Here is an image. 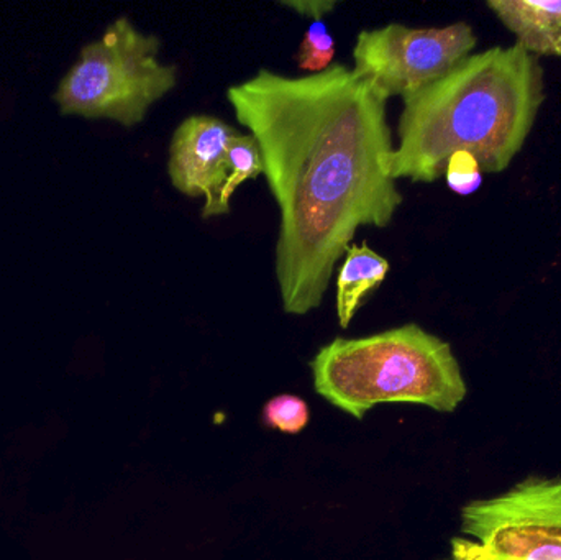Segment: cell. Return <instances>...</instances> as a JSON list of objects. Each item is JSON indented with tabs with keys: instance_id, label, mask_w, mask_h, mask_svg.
I'll return each mask as SVG.
<instances>
[{
	"instance_id": "obj_1",
	"label": "cell",
	"mask_w": 561,
	"mask_h": 560,
	"mask_svg": "<svg viewBox=\"0 0 561 560\" xmlns=\"http://www.w3.org/2000/svg\"><path fill=\"white\" fill-rule=\"evenodd\" d=\"M227 99L259 144L278 204L280 306L286 315H309L356 230L385 229L404 201L389 173L388 101L340 62L300 78L263 68L230 85Z\"/></svg>"
},
{
	"instance_id": "obj_2",
	"label": "cell",
	"mask_w": 561,
	"mask_h": 560,
	"mask_svg": "<svg viewBox=\"0 0 561 560\" xmlns=\"http://www.w3.org/2000/svg\"><path fill=\"white\" fill-rule=\"evenodd\" d=\"M402 102L392 180L435 183L457 151L473 155L483 173H503L536 125L546 76L539 58L516 43L493 46Z\"/></svg>"
},
{
	"instance_id": "obj_3",
	"label": "cell",
	"mask_w": 561,
	"mask_h": 560,
	"mask_svg": "<svg viewBox=\"0 0 561 560\" xmlns=\"http://www.w3.org/2000/svg\"><path fill=\"white\" fill-rule=\"evenodd\" d=\"M313 390L362 421L379 404L454 413L468 387L451 345L414 322L359 339H333L312 361Z\"/></svg>"
},
{
	"instance_id": "obj_4",
	"label": "cell",
	"mask_w": 561,
	"mask_h": 560,
	"mask_svg": "<svg viewBox=\"0 0 561 560\" xmlns=\"http://www.w3.org/2000/svg\"><path fill=\"white\" fill-rule=\"evenodd\" d=\"M160 49L158 36L140 32L127 16L115 20L59 81L53 95L59 112L124 127L140 124L178 84V66L161 62Z\"/></svg>"
},
{
	"instance_id": "obj_5",
	"label": "cell",
	"mask_w": 561,
	"mask_h": 560,
	"mask_svg": "<svg viewBox=\"0 0 561 560\" xmlns=\"http://www.w3.org/2000/svg\"><path fill=\"white\" fill-rule=\"evenodd\" d=\"M460 536L440 560H561V477H527L461 508Z\"/></svg>"
},
{
	"instance_id": "obj_6",
	"label": "cell",
	"mask_w": 561,
	"mask_h": 560,
	"mask_svg": "<svg viewBox=\"0 0 561 560\" xmlns=\"http://www.w3.org/2000/svg\"><path fill=\"white\" fill-rule=\"evenodd\" d=\"M477 45L473 26L467 22L425 28L389 23L359 32L353 71L386 101L396 95L404 99L447 75Z\"/></svg>"
},
{
	"instance_id": "obj_7",
	"label": "cell",
	"mask_w": 561,
	"mask_h": 560,
	"mask_svg": "<svg viewBox=\"0 0 561 560\" xmlns=\"http://www.w3.org/2000/svg\"><path fill=\"white\" fill-rule=\"evenodd\" d=\"M237 128L214 115H191L174 130L170 144L168 174L171 184L187 197L206 199L204 219L214 204L229 168V148Z\"/></svg>"
},
{
	"instance_id": "obj_8",
	"label": "cell",
	"mask_w": 561,
	"mask_h": 560,
	"mask_svg": "<svg viewBox=\"0 0 561 560\" xmlns=\"http://www.w3.org/2000/svg\"><path fill=\"white\" fill-rule=\"evenodd\" d=\"M486 7L524 52L561 59V0H488Z\"/></svg>"
},
{
	"instance_id": "obj_9",
	"label": "cell",
	"mask_w": 561,
	"mask_h": 560,
	"mask_svg": "<svg viewBox=\"0 0 561 560\" xmlns=\"http://www.w3.org/2000/svg\"><path fill=\"white\" fill-rule=\"evenodd\" d=\"M391 265L368 243H352L336 275V318L342 329H348L359 306L379 288Z\"/></svg>"
},
{
	"instance_id": "obj_10",
	"label": "cell",
	"mask_w": 561,
	"mask_h": 560,
	"mask_svg": "<svg viewBox=\"0 0 561 560\" xmlns=\"http://www.w3.org/2000/svg\"><path fill=\"white\" fill-rule=\"evenodd\" d=\"M260 174H263V161L259 144L252 135L239 132L230 144L226 181L220 187L210 217L230 214V209H232L230 201L236 191L247 181L256 180Z\"/></svg>"
},
{
	"instance_id": "obj_11",
	"label": "cell",
	"mask_w": 561,
	"mask_h": 560,
	"mask_svg": "<svg viewBox=\"0 0 561 560\" xmlns=\"http://www.w3.org/2000/svg\"><path fill=\"white\" fill-rule=\"evenodd\" d=\"M262 418L270 430L294 436L309 426V404L297 395H278L266 401Z\"/></svg>"
},
{
	"instance_id": "obj_12",
	"label": "cell",
	"mask_w": 561,
	"mask_h": 560,
	"mask_svg": "<svg viewBox=\"0 0 561 560\" xmlns=\"http://www.w3.org/2000/svg\"><path fill=\"white\" fill-rule=\"evenodd\" d=\"M333 58H335V39L330 35L323 20H313L312 25L304 33L302 42L297 49V65L310 75H317L329 69Z\"/></svg>"
},
{
	"instance_id": "obj_13",
	"label": "cell",
	"mask_w": 561,
	"mask_h": 560,
	"mask_svg": "<svg viewBox=\"0 0 561 560\" xmlns=\"http://www.w3.org/2000/svg\"><path fill=\"white\" fill-rule=\"evenodd\" d=\"M444 178L447 181V186L455 194L471 196L483 184V170L473 155L468 151H457L448 158Z\"/></svg>"
},
{
	"instance_id": "obj_14",
	"label": "cell",
	"mask_w": 561,
	"mask_h": 560,
	"mask_svg": "<svg viewBox=\"0 0 561 560\" xmlns=\"http://www.w3.org/2000/svg\"><path fill=\"white\" fill-rule=\"evenodd\" d=\"M283 5L289 7V9L296 10L297 13L304 16H310L313 20H322L323 15L333 12L339 2H330V0H294V2H286L284 0Z\"/></svg>"
}]
</instances>
